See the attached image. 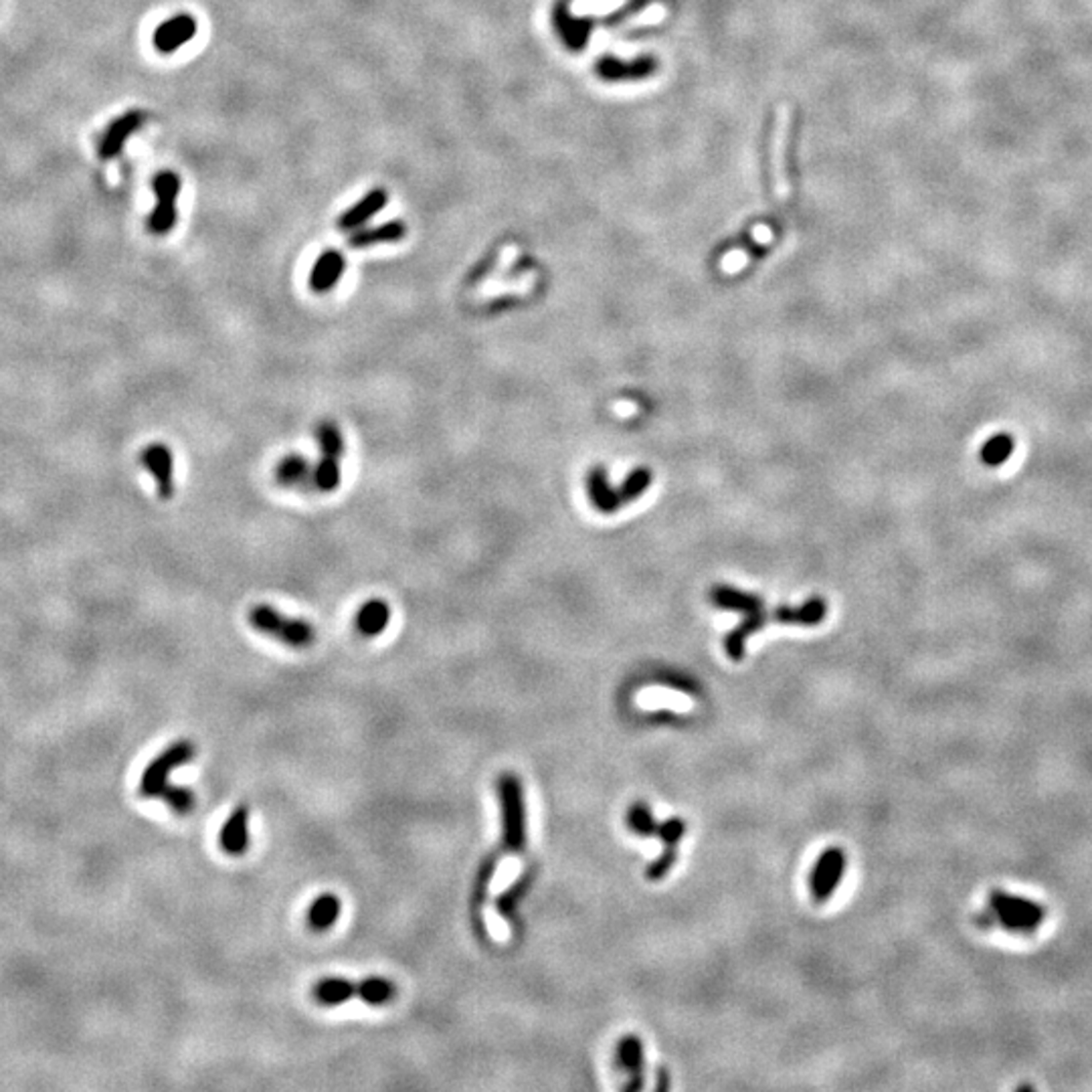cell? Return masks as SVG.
Segmentation results:
<instances>
[{
  "mask_svg": "<svg viewBox=\"0 0 1092 1092\" xmlns=\"http://www.w3.org/2000/svg\"><path fill=\"white\" fill-rule=\"evenodd\" d=\"M498 796L502 807V854H523L526 848V809L523 783L516 775L506 773L498 781Z\"/></svg>",
  "mask_w": 1092,
  "mask_h": 1092,
  "instance_id": "cell-1",
  "label": "cell"
},
{
  "mask_svg": "<svg viewBox=\"0 0 1092 1092\" xmlns=\"http://www.w3.org/2000/svg\"><path fill=\"white\" fill-rule=\"evenodd\" d=\"M248 621L255 632L278 640L280 644L293 649L310 647L316 642V630L310 621L284 615L276 607L265 604L252 607Z\"/></svg>",
  "mask_w": 1092,
  "mask_h": 1092,
  "instance_id": "cell-2",
  "label": "cell"
},
{
  "mask_svg": "<svg viewBox=\"0 0 1092 1092\" xmlns=\"http://www.w3.org/2000/svg\"><path fill=\"white\" fill-rule=\"evenodd\" d=\"M320 461L314 466V488L322 494L338 489L342 482L340 459L344 455V437L334 421H322L316 427Z\"/></svg>",
  "mask_w": 1092,
  "mask_h": 1092,
  "instance_id": "cell-3",
  "label": "cell"
},
{
  "mask_svg": "<svg viewBox=\"0 0 1092 1092\" xmlns=\"http://www.w3.org/2000/svg\"><path fill=\"white\" fill-rule=\"evenodd\" d=\"M990 905L997 916V920L1007 928V931L1028 933L1042 924L1046 918V909L1040 907L1034 900L1024 896L1007 894L1003 890H994L990 894Z\"/></svg>",
  "mask_w": 1092,
  "mask_h": 1092,
  "instance_id": "cell-4",
  "label": "cell"
},
{
  "mask_svg": "<svg viewBox=\"0 0 1092 1092\" xmlns=\"http://www.w3.org/2000/svg\"><path fill=\"white\" fill-rule=\"evenodd\" d=\"M195 755L197 749L190 741H178L169 749H164L146 767L140 779V794L144 798H160L162 791L169 785V775L176 767H180V764L193 760Z\"/></svg>",
  "mask_w": 1092,
  "mask_h": 1092,
  "instance_id": "cell-5",
  "label": "cell"
},
{
  "mask_svg": "<svg viewBox=\"0 0 1092 1092\" xmlns=\"http://www.w3.org/2000/svg\"><path fill=\"white\" fill-rule=\"evenodd\" d=\"M152 188H154V195L158 199V205L154 207L150 218H148V229L154 235H167L169 231L175 229L176 225V218H178V211H176V199L180 193V178L175 173H158L152 180Z\"/></svg>",
  "mask_w": 1092,
  "mask_h": 1092,
  "instance_id": "cell-6",
  "label": "cell"
},
{
  "mask_svg": "<svg viewBox=\"0 0 1092 1092\" xmlns=\"http://www.w3.org/2000/svg\"><path fill=\"white\" fill-rule=\"evenodd\" d=\"M789 130H791V107L781 103L777 107L775 130H773V142H771V169H773V193L779 201H787L791 195V186L787 178V144H789Z\"/></svg>",
  "mask_w": 1092,
  "mask_h": 1092,
  "instance_id": "cell-7",
  "label": "cell"
},
{
  "mask_svg": "<svg viewBox=\"0 0 1092 1092\" xmlns=\"http://www.w3.org/2000/svg\"><path fill=\"white\" fill-rule=\"evenodd\" d=\"M845 870V854L841 848H828L817 858L811 872V896L815 903H828L830 896L838 890Z\"/></svg>",
  "mask_w": 1092,
  "mask_h": 1092,
  "instance_id": "cell-8",
  "label": "cell"
},
{
  "mask_svg": "<svg viewBox=\"0 0 1092 1092\" xmlns=\"http://www.w3.org/2000/svg\"><path fill=\"white\" fill-rule=\"evenodd\" d=\"M140 463L152 476L158 496L171 500L175 496V453L167 444H150L140 453Z\"/></svg>",
  "mask_w": 1092,
  "mask_h": 1092,
  "instance_id": "cell-9",
  "label": "cell"
},
{
  "mask_svg": "<svg viewBox=\"0 0 1092 1092\" xmlns=\"http://www.w3.org/2000/svg\"><path fill=\"white\" fill-rule=\"evenodd\" d=\"M144 120H146L144 112H128V114L116 118L112 124L105 128V132L101 136L99 158L101 160L116 158L124 150L130 136L138 128H142Z\"/></svg>",
  "mask_w": 1092,
  "mask_h": 1092,
  "instance_id": "cell-10",
  "label": "cell"
},
{
  "mask_svg": "<svg viewBox=\"0 0 1092 1092\" xmlns=\"http://www.w3.org/2000/svg\"><path fill=\"white\" fill-rule=\"evenodd\" d=\"M197 35V20L190 15H176L164 20L154 31V47L160 53H175Z\"/></svg>",
  "mask_w": 1092,
  "mask_h": 1092,
  "instance_id": "cell-11",
  "label": "cell"
},
{
  "mask_svg": "<svg viewBox=\"0 0 1092 1092\" xmlns=\"http://www.w3.org/2000/svg\"><path fill=\"white\" fill-rule=\"evenodd\" d=\"M221 850L229 856H243L250 848V807L237 805L218 834Z\"/></svg>",
  "mask_w": 1092,
  "mask_h": 1092,
  "instance_id": "cell-12",
  "label": "cell"
},
{
  "mask_svg": "<svg viewBox=\"0 0 1092 1092\" xmlns=\"http://www.w3.org/2000/svg\"><path fill=\"white\" fill-rule=\"evenodd\" d=\"M365 994V983H352L344 977H324L320 979L314 990L312 995L320 1005L326 1007H334V1005H342L354 997L363 999Z\"/></svg>",
  "mask_w": 1092,
  "mask_h": 1092,
  "instance_id": "cell-13",
  "label": "cell"
},
{
  "mask_svg": "<svg viewBox=\"0 0 1092 1092\" xmlns=\"http://www.w3.org/2000/svg\"><path fill=\"white\" fill-rule=\"evenodd\" d=\"M344 269H346V259H344L342 254H338L336 250L324 252L316 259V263L310 271V280H308L310 290L316 292V293H326V292L334 290L338 286L340 278H342Z\"/></svg>",
  "mask_w": 1092,
  "mask_h": 1092,
  "instance_id": "cell-14",
  "label": "cell"
},
{
  "mask_svg": "<svg viewBox=\"0 0 1092 1092\" xmlns=\"http://www.w3.org/2000/svg\"><path fill=\"white\" fill-rule=\"evenodd\" d=\"M273 476H276V482L284 488L314 486V468L310 459L302 453H290L282 457Z\"/></svg>",
  "mask_w": 1092,
  "mask_h": 1092,
  "instance_id": "cell-15",
  "label": "cell"
},
{
  "mask_svg": "<svg viewBox=\"0 0 1092 1092\" xmlns=\"http://www.w3.org/2000/svg\"><path fill=\"white\" fill-rule=\"evenodd\" d=\"M387 201H389V197H387V193H385V190H382V188L370 190V193H369L367 197H363L357 205L350 207L346 213L340 214V218H338V229H342V231H352V229H357V227L369 223L376 213H380L382 209H385Z\"/></svg>",
  "mask_w": 1092,
  "mask_h": 1092,
  "instance_id": "cell-16",
  "label": "cell"
},
{
  "mask_svg": "<svg viewBox=\"0 0 1092 1092\" xmlns=\"http://www.w3.org/2000/svg\"><path fill=\"white\" fill-rule=\"evenodd\" d=\"M391 621V607L385 599H370L357 613L354 625L357 632L365 638H376L389 627Z\"/></svg>",
  "mask_w": 1092,
  "mask_h": 1092,
  "instance_id": "cell-17",
  "label": "cell"
},
{
  "mask_svg": "<svg viewBox=\"0 0 1092 1092\" xmlns=\"http://www.w3.org/2000/svg\"><path fill=\"white\" fill-rule=\"evenodd\" d=\"M644 1052H642V1042L638 1040L636 1035H625L621 1037L619 1048H617V1064L619 1069L625 1071L627 1074L632 1076V1082L625 1084V1090H638L644 1086Z\"/></svg>",
  "mask_w": 1092,
  "mask_h": 1092,
  "instance_id": "cell-18",
  "label": "cell"
},
{
  "mask_svg": "<svg viewBox=\"0 0 1092 1092\" xmlns=\"http://www.w3.org/2000/svg\"><path fill=\"white\" fill-rule=\"evenodd\" d=\"M340 898L334 892L320 894L308 911V924L316 933H326L328 928H332L340 918Z\"/></svg>",
  "mask_w": 1092,
  "mask_h": 1092,
  "instance_id": "cell-19",
  "label": "cell"
},
{
  "mask_svg": "<svg viewBox=\"0 0 1092 1092\" xmlns=\"http://www.w3.org/2000/svg\"><path fill=\"white\" fill-rule=\"evenodd\" d=\"M407 235V227L401 221H391L385 225H378L372 229H365V231H357L348 237V245L354 250H365V248H372V245H380V243H395L405 239Z\"/></svg>",
  "mask_w": 1092,
  "mask_h": 1092,
  "instance_id": "cell-20",
  "label": "cell"
},
{
  "mask_svg": "<svg viewBox=\"0 0 1092 1092\" xmlns=\"http://www.w3.org/2000/svg\"><path fill=\"white\" fill-rule=\"evenodd\" d=\"M1014 448H1016V442H1014L1012 435L997 433V435L990 437L986 444H983L981 461L986 463V466H992V468L1001 466V463H1005V459L1014 453Z\"/></svg>",
  "mask_w": 1092,
  "mask_h": 1092,
  "instance_id": "cell-21",
  "label": "cell"
},
{
  "mask_svg": "<svg viewBox=\"0 0 1092 1092\" xmlns=\"http://www.w3.org/2000/svg\"><path fill=\"white\" fill-rule=\"evenodd\" d=\"M627 0H570L568 13L572 17H605L621 9Z\"/></svg>",
  "mask_w": 1092,
  "mask_h": 1092,
  "instance_id": "cell-22",
  "label": "cell"
},
{
  "mask_svg": "<svg viewBox=\"0 0 1092 1092\" xmlns=\"http://www.w3.org/2000/svg\"><path fill=\"white\" fill-rule=\"evenodd\" d=\"M528 886H530V877L526 874V877H523L521 880L514 882L508 890H504V892L498 896V900H496V909H498V913H500L504 918L510 920V918L514 916L516 907H518V903H521V898L526 894Z\"/></svg>",
  "mask_w": 1092,
  "mask_h": 1092,
  "instance_id": "cell-23",
  "label": "cell"
},
{
  "mask_svg": "<svg viewBox=\"0 0 1092 1092\" xmlns=\"http://www.w3.org/2000/svg\"><path fill=\"white\" fill-rule=\"evenodd\" d=\"M160 798H164V801H167L176 813H190L195 809V803H197V798H195L193 791L186 789V787L171 785V783L167 785V789L162 791Z\"/></svg>",
  "mask_w": 1092,
  "mask_h": 1092,
  "instance_id": "cell-24",
  "label": "cell"
},
{
  "mask_svg": "<svg viewBox=\"0 0 1092 1092\" xmlns=\"http://www.w3.org/2000/svg\"><path fill=\"white\" fill-rule=\"evenodd\" d=\"M630 828L640 836H658L660 824L655 822L647 805L636 803L630 809Z\"/></svg>",
  "mask_w": 1092,
  "mask_h": 1092,
  "instance_id": "cell-25",
  "label": "cell"
},
{
  "mask_svg": "<svg viewBox=\"0 0 1092 1092\" xmlns=\"http://www.w3.org/2000/svg\"><path fill=\"white\" fill-rule=\"evenodd\" d=\"M666 19H668V7H666L664 3H653V5L645 7L642 13L634 15L625 24L630 26V29H638V26L660 24V22L666 20Z\"/></svg>",
  "mask_w": 1092,
  "mask_h": 1092,
  "instance_id": "cell-26",
  "label": "cell"
},
{
  "mask_svg": "<svg viewBox=\"0 0 1092 1092\" xmlns=\"http://www.w3.org/2000/svg\"><path fill=\"white\" fill-rule=\"evenodd\" d=\"M684 834H686V824L682 822L680 817H672V819H668L666 824H660V828H658V836L664 839L666 848H676L678 841L684 838Z\"/></svg>",
  "mask_w": 1092,
  "mask_h": 1092,
  "instance_id": "cell-27",
  "label": "cell"
},
{
  "mask_svg": "<svg viewBox=\"0 0 1092 1092\" xmlns=\"http://www.w3.org/2000/svg\"><path fill=\"white\" fill-rule=\"evenodd\" d=\"M674 862H676V848H666L664 854H662L658 860L649 864V868H647V872H645V877H647L649 880H662V878L666 877V874L672 870Z\"/></svg>",
  "mask_w": 1092,
  "mask_h": 1092,
  "instance_id": "cell-28",
  "label": "cell"
},
{
  "mask_svg": "<svg viewBox=\"0 0 1092 1092\" xmlns=\"http://www.w3.org/2000/svg\"><path fill=\"white\" fill-rule=\"evenodd\" d=\"M747 263H749V254L747 252L732 250L721 259V269L724 273H728V276H732V273L743 271L747 267Z\"/></svg>",
  "mask_w": 1092,
  "mask_h": 1092,
  "instance_id": "cell-29",
  "label": "cell"
},
{
  "mask_svg": "<svg viewBox=\"0 0 1092 1092\" xmlns=\"http://www.w3.org/2000/svg\"><path fill=\"white\" fill-rule=\"evenodd\" d=\"M751 237H753V241H755L757 245H769V243L773 241V229H771L769 225L759 223V225L753 227V235H751Z\"/></svg>",
  "mask_w": 1092,
  "mask_h": 1092,
  "instance_id": "cell-30",
  "label": "cell"
},
{
  "mask_svg": "<svg viewBox=\"0 0 1092 1092\" xmlns=\"http://www.w3.org/2000/svg\"><path fill=\"white\" fill-rule=\"evenodd\" d=\"M613 51H615L617 58H621V59H634L636 55L640 53V47H638V45H625V43H623V45H615Z\"/></svg>",
  "mask_w": 1092,
  "mask_h": 1092,
  "instance_id": "cell-31",
  "label": "cell"
},
{
  "mask_svg": "<svg viewBox=\"0 0 1092 1092\" xmlns=\"http://www.w3.org/2000/svg\"><path fill=\"white\" fill-rule=\"evenodd\" d=\"M617 411H619V415H630L627 411H636V407L630 405V403H623V405H617Z\"/></svg>",
  "mask_w": 1092,
  "mask_h": 1092,
  "instance_id": "cell-32",
  "label": "cell"
}]
</instances>
